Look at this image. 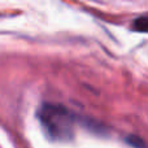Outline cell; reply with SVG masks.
I'll return each instance as SVG.
<instances>
[{
	"label": "cell",
	"mask_w": 148,
	"mask_h": 148,
	"mask_svg": "<svg viewBox=\"0 0 148 148\" xmlns=\"http://www.w3.org/2000/svg\"><path fill=\"white\" fill-rule=\"evenodd\" d=\"M38 118L46 134L56 142H69L74 135L75 117L61 104H43L38 110Z\"/></svg>",
	"instance_id": "1"
},
{
	"label": "cell",
	"mask_w": 148,
	"mask_h": 148,
	"mask_svg": "<svg viewBox=\"0 0 148 148\" xmlns=\"http://www.w3.org/2000/svg\"><path fill=\"white\" fill-rule=\"evenodd\" d=\"M131 29L139 33H148V14H143L140 17H136L133 21Z\"/></svg>",
	"instance_id": "2"
},
{
	"label": "cell",
	"mask_w": 148,
	"mask_h": 148,
	"mask_svg": "<svg viewBox=\"0 0 148 148\" xmlns=\"http://www.w3.org/2000/svg\"><path fill=\"white\" fill-rule=\"evenodd\" d=\"M125 140H126V143H127L129 146H131L134 148H146V144H144L143 140H142L140 138H138V136L130 135V136H127Z\"/></svg>",
	"instance_id": "3"
}]
</instances>
